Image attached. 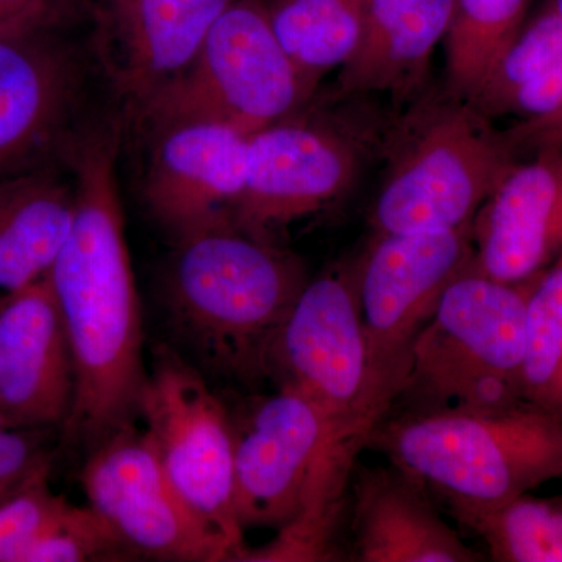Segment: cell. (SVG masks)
<instances>
[{
	"instance_id": "obj_1",
	"label": "cell",
	"mask_w": 562,
	"mask_h": 562,
	"mask_svg": "<svg viewBox=\"0 0 562 562\" xmlns=\"http://www.w3.org/2000/svg\"><path fill=\"white\" fill-rule=\"evenodd\" d=\"M116 122L79 132L63 162L72 169L76 214L49 279L72 351L69 441L88 452L139 419L147 372L143 319L117 188Z\"/></svg>"
},
{
	"instance_id": "obj_2",
	"label": "cell",
	"mask_w": 562,
	"mask_h": 562,
	"mask_svg": "<svg viewBox=\"0 0 562 562\" xmlns=\"http://www.w3.org/2000/svg\"><path fill=\"white\" fill-rule=\"evenodd\" d=\"M176 244L165 281L176 335L210 371L249 383L269 375L273 344L308 281L301 260L233 224Z\"/></svg>"
},
{
	"instance_id": "obj_3",
	"label": "cell",
	"mask_w": 562,
	"mask_h": 562,
	"mask_svg": "<svg viewBox=\"0 0 562 562\" xmlns=\"http://www.w3.org/2000/svg\"><path fill=\"white\" fill-rule=\"evenodd\" d=\"M366 443L471 530L536 487L562 480V419L528 402L403 413L380 420Z\"/></svg>"
},
{
	"instance_id": "obj_4",
	"label": "cell",
	"mask_w": 562,
	"mask_h": 562,
	"mask_svg": "<svg viewBox=\"0 0 562 562\" xmlns=\"http://www.w3.org/2000/svg\"><path fill=\"white\" fill-rule=\"evenodd\" d=\"M366 441L333 427L297 392L262 398L233 425V505L243 530L277 527L294 560H325L355 457Z\"/></svg>"
},
{
	"instance_id": "obj_5",
	"label": "cell",
	"mask_w": 562,
	"mask_h": 562,
	"mask_svg": "<svg viewBox=\"0 0 562 562\" xmlns=\"http://www.w3.org/2000/svg\"><path fill=\"white\" fill-rule=\"evenodd\" d=\"M525 146L519 128L498 132L446 88L420 92L384 136L382 180L369 211L373 235L471 224Z\"/></svg>"
},
{
	"instance_id": "obj_6",
	"label": "cell",
	"mask_w": 562,
	"mask_h": 562,
	"mask_svg": "<svg viewBox=\"0 0 562 562\" xmlns=\"http://www.w3.org/2000/svg\"><path fill=\"white\" fill-rule=\"evenodd\" d=\"M536 280L502 283L473 269L458 277L414 339L392 406L425 414L525 402V317Z\"/></svg>"
},
{
	"instance_id": "obj_7",
	"label": "cell",
	"mask_w": 562,
	"mask_h": 562,
	"mask_svg": "<svg viewBox=\"0 0 562 562\" xmlns=\"http://www.w3.org/2000/svg\"><path fill=\"white\" fill-rule=\"evenodd\" d=\"M308 105L249 136L247 176L232 213L236 228L279 244L292 225L341 203L382 155L390 122L362 106L366 95Z\"/></svg>"
},
{
	"instance_id": "obj_8",
	"label": "cell",
	"mask_w": 562,
	"mask_h": 562,
	"mask_svg": "<svg viewBox=\"0 0 562 562\" xmlns=\"http://www.w3.org/2000/svg\"><path fill=\"white\" fill-rule=\"evenodd\" d=\"M316 90L288 57L262 0H236L194 61L139 110L151 128L213 122L250 136L305 109Z\"/></svg>"
},
{
	"instance_id": "obj_9",
	"label": "cell",
	"mask_w": 562,
	"mask_h": 562,
	"mask_svg": "<svg viewBox=\"0 0 562 562\" xmlns=\"http://www.w3.org/2000/svg\"><path fill=\"white\" fill-rule=\"evenodd\" d=\"M472 262L471 224L447 232L373 235L358 257L373 425L391 409L414 339L447 288Z\"/></svg>"
},
{
	"instance_id": "obj_10",
	"label": "cell",
	"mask_w": 562,
	"mask_h": 562,
	"mask_svg": "<svg viewBox=\"0 0 562 562\" xmlns=\"http://www.w3.org/2000/svg\"><path fill=\"white\" fill-rule=\"evenodd\" d=\"M139 419L188 508L241 561L247 547L233 505V422L202 372L169 347L155 351Z\"/></svg>"
},
{
	"instance_id": "obj_11",
	"label": "cell",
	"mask_w": 562,
	"mask_h": 562,
	"mask_svg": "<svg viewBox=\"0 0 562 562\" xmlns=\"http://www.w3.org/2000/svg\"><path fill=\"white\" fill-rule=\"evenodd\" d=\"M76 0L0 25V179L54 165L76 135L83 68L66 33Z\"/></svg>"
},
{
	"instance_id": "obj_12",
	"label": "cell",
	"mask_w": 562,
	"mask_h": 562,
	"mask_svg": "<svg viewBox=\"0 0 562 562\" xmlns=\"http://www.w3.org/2000/svg\"><path fill=\"white\" fill-rule=\"evenodd\" d=\"M297 392L349 436L373 430L369 366L358 295V257L305 286L273 344L269 375Z\"/></svg>"
},
{
	"instance_id": "obj_13",
	"label": "cell",
	"mask_w": 562,
	"mask_h": 562,
	"mask_svg": "<svg viewBox=\"0 0 562 562\" xmlns=\"http://www.w3.org/2000/svg\"><path fill=\"white\" fill-rule=\"evenodd\" d=\"M81 484L92 509L138 557L232 561V552L188 508L166 475L149 436L136 425L91 450Z\"/></svg>"
},
{
	"instance_id": "obj_14",
	"label": "cell",
	"mask_w": 562,
	"mask_h": 562,
	"mask_svg": "<svg viewBox=\"0 0 562 562\" xmlns=\"http://www.w3.org/2000/svg\"><path fill=\"white\" fill-rule=\"evenodd\" d=\"M147 169L151 217L173 241L233 224L247 176L249 136L213 122L158 128Z\"/></svg>"
},
{
	"instance_id": "obj_15",
	"label": "cell",
	"mask_w": 562,
	"mask_h": 562,
	"mask_svg": "<svg viewBox=\"0 0 562 562\" xmlns=\"http://www.w3.org/2000/svg\"><path fill=\"white\" fill-rule=\"evenodd\" d=\"M517 161L471 222L472 269L502 283L538 279L562 254V140Z\"/></svg>"
},
{
	"instance_id": "obj_16",
	"label": "cell",
	"mask_w": 562,
	"mask_h": 562,
	"mask_svg": "<svg viewBox=\"0 0 562 562\" xmlns=\"http://www.w3.org/2000/svg\"><path fill=\"white\" fill-rule=\"evenodd\" d=\"M76 375L49 273L0 295V419L7 427L65 425Z\"/></svg>"
},
{
	"instance_id": "obj_17",
	"label": "cell",
	"mask_w": 562,
	"mask_h": 562,
	"mask_svg": "<svg viewBox=\"0 0 562 562\" xmlns=\"http://www.w3.org/2000/svg\"><path fill=\"white\" fill-rule=\"evenodd\" d=\"M236 0H105L101 55L117 90L140 110L194 61Z\"/></svg>"
},
{
	"instance_id": "obj_18",
	"label": "cell",
	"mask_w": 562,
	"mask_h": 562,
	"mask_svg": "<svg viewBox=\"0 0 562 562\" xmlns=\"http://www.w3.org/2000/svg\"><path fill=\"white\" fill-rule=\"evenodd\" d=\"M351 536L361 562H479L432 505L431 495L401 469L361 468L353 483Z\"/></svg>"
},
{
	"instance_id": "obj_19",
	"label": "cell",
	"mask_w": 562,
	"mask_h": 562,
	"mask_svg": "<svg viewBox=\"0 0 562 562\" xmlns=\"http://www.w3.org/2000/svg\"><path fill=\"white\" fill-rule=\"evenodd\" d=\"M452 9L453 0H368L360 46L339 69L333 95L416 99L427 90L430 58Z\"/></svg>"
},
{
	"instance_id": "obj_20",
	"label": "cell",
	"mask_w": 562,
	"mask_h": 562,
	"mask_svg": "<svg viewBox=\"0 0 562 562\" xmlns=\"http://www.w3.org/2000/svg\"><path fill=\"white\" fill-rule=\"evenodd\" d=\"M76 214V184L57 162L0 179V295L50 272Z\"/></svg>"
},
{
	"instance_id": "obj_21",
	"label": "cell",
	"mask_w": 562,
	"mask_h": 562,
	"mask_svg": "<svg viewBox=\"0 0 562 562\" xmlns=\"http://www.w3.org/2000/svg\"><path fill=\"white\" fill-rule=\"evenodd\" d=\"M468 103L491 122L516 117L538 138L562 132V21L552 7L524 25Z\"/></svg>"
},
{
	"instance_id": "obj_22",
	"label": "cell",
	"mask_w": 562,
	"mask_h": 562,
	"mask_svg": "<svg viewBox=\"0 0 562 562\" xmlns=\"http://www.w3.org/2000/svg\"><path fill=\"white\" fill-rule=\"evenodd\" d=\"M262 2L281 46L314 90L360 46L368 0Z\"/></svg>"
},
{
	"instance_id": "obj_23",
	"label": "cell",
	"mask_w": 562,
	"mask_h": 562,
	"mask_svg": "<svg viewBox=\"0 0 562 562\" xmlns=\"http://www.w3.org/2000/svg\"><path fill=\"white\" fill-rule=\"evenodd\" d=\"M530 0H453L443 36L446 81L454 99L469 102L492 66L527 24Z\"/></svg>"
},
{
	"instance_id": "obj_24",
	"label": "cell",
	"mask_w": 562,
	"mask_h": 562,
	"mask_svg": "<svg viewBox=\"0 0 562 562\" xmlns=\"http://www.w3.org/2000/svg\"><path fill=\"white\" fill-rule=\"evenodd\" d=\"M520 394L562 419V254L528 297Z\"/></svg>"
},
{
	"instance_id": "obj_25",
	"label": "cell",
	"mask_w": 562,
	"mask_h": 562,
	"mask_svg": "<svg viewBox=\"0 0 562 562\" xmlns=\"http://www.w3.org/2000/svg\"><path fill=\"white\" fill-rule=\"evenodd\" d=\"M501 562H562V508L517 498L472 528Z\"/></svg>"
},
{
	"instance_id": "obj_26",
	"label": "cell",
	"mask_w": 562,
	"mask_h": 562,
	"mask_svg": "<svg viewBox=\"0 0 562 562\" xmlns=\"http://www.w3.org/2000/svg\"><path fill=\"white\" fill-rule=\"evenodd\" d=\"M49 473H36L0 503V562H25L72 505L50 490Z\"/></svg>"
},
{
	"instance_id": "obj_27",
	"label": "cell",
	"mask_w": 562,
	"mask_h": 562,
	"mask_svg": "<svg viewBox=\"0 0 562 562\" xmlns=\"http://www.w3.org/2000/svg\"><path fill=\"white\" fill-rule=\"evenodd\" d=\"M138 553L90 505H70L25 562L132 561Z\"/></svg>"
},
{
	"instance_id": "obj_28",
	"label": "cell",
	"mask_w": 562,
	"mask_h": 562,
	"mask_svg": "<svg viewBox=\"0 0 562 562\" xmlns=\"http://www.w3.org/2000/svg\"><path fill=\"white\" fill-rule=\"evenodd\" d=\"M38 430L7 427L0 419V503L36 473L50 469V454Z\"/></svg>"
},
{
	"instance_id": "obj_29",
	"label": "cell",
	"mask_w": 562,
	"mask_h": 562,
	"mask_svg": "<svg viewBox=\"0 0 562 562\" xmlns=\"http://www.w3.org/2000/svg\"><path fill=\"white\" fill-rule=\"evenodd\" d=\"M54 0H0V25Z\"/></svg>"
},
{
	"instance_id": "obj_30",
	"label": "cell",
	"mask_w": 562,
	"mask_h": 562,
	"mask_svg": "<svg viewBox=\"0 0 562 562\" xmlns=\"http://www.w3.org/2000/svg\"><path fill=\"white\" fill-rule=\"evenodd\" d=\"M549 5L552 7L554 13H557L562 21V0H550Z\"/></svg>"
},
{
	"instance_id": "obj_31",
	"label": "cell",
	"mask_w": 562,
	"mask_h": 562,
	"mask_svg": "<svg viewBox=\"0 0 562 562\" xmlns=\"http://www.w3.org/2000/svg\"><path fill=\"white\" fill-rule=\"evenodd\" d=\"M554 139H561L562 140V132L561 133H558L557 136H554Z\"/></svg>"
}]
</instances>
